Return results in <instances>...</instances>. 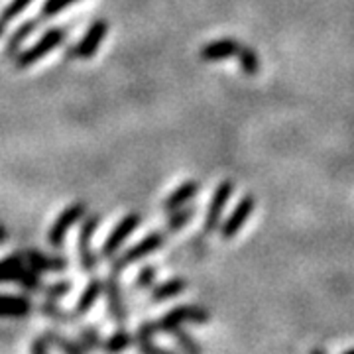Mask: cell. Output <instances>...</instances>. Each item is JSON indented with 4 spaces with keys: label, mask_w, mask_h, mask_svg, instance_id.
Listing matches in <instances>:
<instances>
[{
    "label": "cell",
    "mask_w": 354,
    "mask_h": 354,
    "mask_svg": "<svg viewBox=\"0 0 354 354\" xmlns=\"http://www.w3.org/2000/svg\"><path fill=\"white\" fill-rule=\"evenodd\" d=\"M65 36H67L65 28H50V30H46L44 36L38 41H34L30 48L20 50L14 55L16 69H28L34 64H38L41 57H46L50 51H53L55 48H59L64 44Z\"/></svg>",
    "instance_id": "6da1fadb"
},
{
    "label": "cell",
    "mask_w": 354,
    "mask_h": 354,
    "mask_svg": "<svg viewBox=\"0 0 354 354\" xmlns=\"http://www.w3.org/2000/svg\"><path fill=\"white\" fill-rule=\"evenodd\" d=\"M106 32H109V22L106 20H95L93 24L88 26L85 36L77 41L73 48L65 51V57L69 59H88L93 57L99 46L102 44V39L106 38Z\"/></svg>",
    "instance_id": "7a4b0ae2"
},
{
    "label": "cell",
    "mask_w": 354,
    "mask_h": 354,
    "mask_svg": "<svg viewBox=\"0 0 354 354\" xmlns=\"http://www.w3.org/2000/svg\"><path fill=\"white\" fill-rule=\"evenodd\" d=\"M209 321V311L203 309V307H197V305H181V307H176L171 309L169 313H165L158 323H152L153 330H164V333H169L176 327H181L183 323H207Z\"/></svg>",
    "instance_id": "3957f363"
},
{
    "label": "cell",
    "mask_w": 354,
    "mask_h": 354,
    "mask_svg": "<svg viewBox=\"0 0 354 354\" xmlns=\"http://www.w3.org/2000/svg\"><path fill=\"white\" fill-rule=\"evenodd\" d=\"M164 232H150V234H146L138 244L130 246L127 252H122L116 258V262L113 264V272L118 274L120 270H124V268L132 264V262H138L142 258H146V256H150V254L156 252V250H160V248L164 246Z\"/></svg>",
    "instance_id": "277c9868"
},
{
    "label": "cell",
    "mask_w": 354,
    "mask_h": 354,
    "mask_svg": "<svg viewBox=\"0 0 354 354\" xmlns=\"http://www.w3.org/2000/svg\"><path fill=\"white\" fill-rule=\"evenodd\" d=\"M142 216L138 213H130L122 221H118V225L113 228V232L109 234V239L102 244V258H113L114 254L120 250V246L127 242V239L140 227Z\"/></svg>",
    "instance_id": "5b68a950"
},
{
    "label": "cell",
    "mask_w": 354,
    "mask_h": 354,
    "mask_svg": "<svg viewBox=\"0 0 354 354\" xmlns=\"http://www.w3.org/2000/svg\"><path fill=\"white\" fill-rule=\"evenodd\" d=\"M85 215V205L83 203H73L65 209L62 215L55 218V223L51 225L50 234H48V242L51 246L59 248L64 244L65 236H67V230L75 225L77 221H81Z\"/></svg>",
    "instance_id": "8992f818"
},
{
    "label": "cell",
    "mask_w": 354,
    "mask_h": 354,
    "mask_svg": "<svg viewBox=\"0 0 354 354\" xmlns=\"http://www.w3.org/2000/svg\"><path fill=\"white\" fill-rule=\"evenodd\" d=\"M99 225V215H87L81 223L79 228V260H81V268L83 272H93L97 268V256L91 248V241H93V232Z\"/></svg>",
    "instance_id": "52a82bcc"
},
{
    "label": "cell",
    "mask_w": 354,
    "mask_h": 354,
    "mask_svg": "<svg viewBox=\"0 0 354 354\" xmlns=\"http://www.w3.org/2000/svg\"><path fill=\"white\" fill-rule=\"evenodd\" d=\"M232 193H234V183H232V181H228V179L227 181H223V183L216 187L215 195L211 197V203H209L205 223H203L205 232H211V230H215V228L218 227L221 216H223V211H225V207H227L228 201H230Z\"/></svg>",
    "instance_id": "ba28073f"
},
{
    "label": "cell",
    "mask_w": 354,
    "mask_h": 354,
    "mask_svg": "<svg viewBox=\"0 0 354 354\" xmlns=\"http://www.w3.org/2000/svg\"><path fill=\"white\" fill-rule=\"evenodd\" d=\"M252 211L254 197L252 195H244L241 201H239V205L234 207V211L228 215L227 221H223V225H221V236H223L225 241L234 239V236L239 234V230L246 225V221L250 218Z\"/></svg>",
    "instance_id": "9c48e42d"
},
{
    "label": "cell",
    "mask_w": 354,
    "mask_h": 354,
    "mask_svg": "<svg viewBox=\"0 0 354 354\" xmlns=\"http://www.w3.org/2000/svg\"><path fill=\"white\" fill-rule=\"evenodd\" d=\"M241 50V44L232 38H221L215 41L205 44L199 51L203 62H221V59H228L232 55H236Z\"/></svg>",
    "instance_id": "30bf717a"
},
{
    "label": "cell",
    "mask_w": 354,
    "mask_h": 354,
    "mask_svg": "<svg viewBox=\"0 0 354 354\" xmlns=\"http://www.w3.org/2000/svg\"><path fill=\"white\" fill-rule=\"evenodd\" d=\"M104 291L109 297V311L116 323L124 325L127 321V309H124V301H122V293H120V283L116 278V272H111L109 279L104 281Z\"/></svg>",
    "instance_id": "8fae6325"
},
{
    "label": "cell",
    "mask_w": 354,
    "mask_h": 354,
    "mask_svg": "<svg viewBox=\"0 0 354 354\" xmlns=\"http://www.w3.org/2000/svg\"><path fill=\"white\" fill-rule=\"evenodd\" d=\"M22 256H24L26 264L38 274L39 272H64L67 268V260L59 258V256H46L36 250H26Z\"/></svg>",
    "instance_id": "7c38bea8"
},
{
    "label": "cell",
    "mask_w": 354,
    "mask_h": 354,
    "mask_svg": "<svg viewBox=\"0 0 354 354\" xmlns=\"http://www.w3.org/2000/svg\"><path fill=\"white\" fill-rule=\"evenodd\" d=\"M41 22H44V20H41L39 16L30 18V20H24L22 24L16 28V32H12V36L8 38V41H6V53H8V55H16L18 51L24 48L26 39L30 38V36L38 30V26L41 24Z\"/></svg>",
    "instance_id": "4fadbf2b"
},
{
    "label": "cell",
    "mask_w": 354,
    "mask_h": 354,
    "mask_svg": "<svg viewBox=\"0 0 354 354\" xmlns=\"http://www.w3.org/2000/svg\"><path fill=\"white\" fill-rule=\"evenodd\" d=\"M199 189H201V185L197 181H185V183H181L164 201V211H177V209H181L183 205H187L199 193Z\"/></svg>",
    "instance_id": "5bb4252c"
},
{
    "label": "cell",
    "mask_w": 354,
    "mask_h": 354,
    "mask_svg": "<svg viewBox=\"0 0 354 354\" xmlns=\"http://www.w3.org/2000/svg\"><path fill=\"white\" fill-rule=\"evenodd\" d=\"M28 264L24 262L22 254H16L10 258L0 260V281H22Z\"/></svg>",
    "instance_id": "9a60e30c"
},
{
    "label": "cell",
    "mask_w": 354,
    "mask_h": 354,
    "mask_svg": "<svg viewBox=\"0 0 354 354\" xmlns=\"http://www.w3.org/2000/svg\"><path fill=\"white\" fill-rule=\"evenodd\" d=\"M185 290H187V281H185L183 278L167 279V281H164V283L153 286L152 299L156 301V304H160V301H165V299L176 297V295L183 293Z\"/></svg>",
    "instance_id": "2e32d148"
},
{
    "label": "cell",
    "mask_w": 354,
    "mask_h": 354,
    "mask_svg": "<svg viewBox=\"0 0 354 354\" xmlns=\"http://www.w3.org/2000/svg\"><path fill=\"white\" fill-rule=\"evenodd\" d=\"M102 290H104V281H101V279H91V281L87 283V288H85V291L81 293L79 301H77V307H75L77 315L87 313L88 309L95 305V301L99 299V295H101Z\"/></svg>",
    "instance_id": "e0dca14e"
},
{
    "label": "cell",
    "mask_w": 354,
    "mask_h": 354,
    "mask_svg": "<svg viewBox=\"0 0 354 354\" xmlns=\"http://www.w3.org/2000/svg\"><path fill=\"white\" fill-rule=\"evenodd\" d=\"M30 301L16 295H0V317H24L30 311Z\"/></svg>",
    "instance_id": "ac0fdd59"
},
{
    "label": "cell",
    "mask_w": 354,
    "mask_h": 354,
    "mask_svg": "<svg viewBox=\"0 0 354 354\" xmlns=\"http://www.w3.org/2000/svg\"><path fill=\"white\" fill-rule=\"evenodd\" d=\"M44 339L50 342V344H55L64 354H87V351H85L81 344L67 341V339H64L62 335H57V333H53V330H48V333L44 335Z\"/></svg>",
    "instance_id": "d6986e66"
},
{
    "label": "cell",
    "mask_w": 354,
    "mask_h": 354,
    "mask_svg": "<svg viewBox=\"0 0 354 354\" xmlns=\"http://www.w3.org/2000/svg\"><path fill=\"white\" fill-rule=\"evenodd\" d=\"M239 62H241V69L246 73V75H256L258 69H260V59L256 55V51L248 46H241L239 50Z\"/></svg>",
    "instance_id": "ffe728a7"
},
{
    "label": "cell",
    "mask_w": 354,
    "mask_h": 354,
    "mask_svg": "<svg viewBox=\"0 0 354 354\" xmlns=\"http://www.w3.org/2000/svg\"><path fill=\"white\" fill-rule=\"evenodd\" d=\"M195 213H197L195 207H181V209H177L176 213L171 215V218L167 221V230L169 232H177V230L185 228L193 221Z\"/></svg>",
    "instance_id": "44dd1931"
},
{
    "label": "cell",
    "mask_w": 354,
    "mask_h": 354,
    "mask_svg": "<svg viewBox=\"0 0 354 354\" xmlns=\"http://www.w3.org/2000/svg\"><path fill=\"white\" fill-rule=\"evenodd\" d=\"M130 342H132V337H130L124 329H120V330H116L113 337L102 344V348H104L109 354L124 353L128 346H130Z\"/></svg>",
    "instance_id": "7402d4cb"
},
{
    "label": "cell",
    "mask_w": 354,
    "mask_h": 354,
    "mask_svg": "<svg viewBox=\"0 0 354 354\" xmlns=\"http://www.w3.org/2000/svg\"><path fill=\"white\" fill-rule=\"evenodd\" d=\"M30 4H32V0H10V2L0 10V22H4V24L12 22L14 18H18Z\"/></svg>",
    "instance_id": "603a6c76"
},
{
    "label": "cell",
    "mask_w": 354,
    "mask_h": 354,
    "mask_svg": "<svg viewBox=\"0 0 354 354\" xmlns=\"http://www.w3.org/2000/svg\"><path fill=\"white\" fill-rule=\"evenodd\" d=\"M75 2H79V0H46L38 16L41 20H51L53 16H57L62 10H65L67 6H71Z\"/></svg>",
    "instance_id": "cb8c5ba5"
},
{
    "label": "cell",
    "mask_w": 354,
    "mask_h": 354,
    "mask_svg": "<svg viewBox=\"0 0 354 354\" xmlns=\"http://www.w3.org/2000/svg\"><path fill=\"white\" fill-rule=\"evenodd\" d=\"M169 335H174V337H176V341L181 344V348H183V353H185V354H201L199 342L193 341L189 335H187L185 330L181 329V327H176V329H171V330H169Z\"/></svg>",
    "instance_id": "d4e9b609"
},
{
    "label": "cell",
    "mask_w": 354,
    "mask_h": 354,
    "mask_svg": "<svg viewBox=\"0 0 354 354\" xmlns=\"http://www.w3.org/2000/svg\"><path fill=\"white\" fill-rule=\"evenodd\" d=\"M156 281V268L144 266L136 276V290H150Z\"/></svg>",
    "instance_id": "484cf974"
},
{
    "label": "cell",
    "mask_w": 354,
    "mask_h": 354,
    "mask_svg": "<svg viewBox=\"0 0 354 354\" xmlns=\"http://www.w3.org/2000/svg\"><path fill=\"white\" fill-rule=\"evenodd\" d=\"M71 290H73V283H71V281H67V279H64V281L51 283V286H48L44 291H46V295H48V299H50V301H55V299H59V297L67 295Z\"/></svg>",
    "instance_id": "4316f807"
},
{
    "label": "cell",
    "mask_w": 354,
    "mask_h": 354,
    "mask_svg": "<svg viewBox=\"0 0 354 354\" xmlns=\"http://www.w3.org/2000/svg\"><path fill=\"white\" fill-rule=\"evenodd\" d=\"M81 346L85 348V351H93V348H102L101 339H99V333L95 327H88V329L81 330Z\"/></svg>",
    "instance_id": "83f0119b"
},
{
    "label": "cell",
    "mask_w": 354,
    "mask_h": 354,
    "mask_svg": "<svg viewBox=\"0 0 354 354\" xmlns=\"http://www.w3.org/2000/svg\"><path fill=\"white\" fill-rule=\"evenodd\" d=\"M39 309H41V311H44V313H46L48 317H51V319H57V321H64V323L71 321V317L67 315L65 311H62V309L53 304V301H50V299H48L46 304H41V307H39Z\"/></svg>",
    "instance_id": "f1b7e54d"
},
{
    "label": "cell",
    "mask_w": 354,
    "mask_h": 354,
    "mask_svg": "<svg viewBox=\"0 0 354 354\" xmlns=\"http://www.w3.org/2000/svg\"><path fill=\"white\" fill-rule=\"evenodd\" d=\"M138 348L142 354H174L165 348H160L158 344H153L150 339H140L138 341Z\"/></svg>",
    "instance_id": "f546056e"
},
{
    "label": "cell",
    "mask_w": 354,
    "mask_h": 354,
    "mask_svg": "<svg viewBox=\"0 0 354 354\" xmlns=\"http://www.w3.org/2000/svg\"><path fill=\"white\" fill-rule=\"evenodd\" d=\"M32 354H48V341L44 337L32 342Z\"/></svg>",
    "instance_id": "4dcf8cb0"
},
{
    "label": "cell",
    "mask_w": 354,
    "mask_h": 354,
    "mask_svg": "<svg viewBox=\"0 0 354 354\" xmlns=\"http://www.w3.org/2000/svg\"><path fill=\"white\" fill-rule=\"evenodd\" d=\"M4 241H6V230L0 227V244H2Z\"/></svg>",
    "instance_id": "1f68e13d"
},
{
    "label": "cell",
    "mask_w": 354,
    "mask_h": 354,
    "mask_svg": "<svg viewBox=\"0 0 354 354\" xmlns=\"http://www.w3.org/2000/svg\"><path fill=\"white\" fill-rule=\"evenodd\" d=\"M4 32H6V24H4V22H0V38L4 36Z\"/></svg>",
    "instance_id": "d6a6232c"
},
{
    "label": "cell",
    "mask_w": 354,
    "mask_h": 354,
    "mask_svg": "<svg viewBox=\"0 0 354 354\" xmlns=\"http://www.w3.org/2000/svg\"><path fill=\"white\" fill-rule=\"evenodd\" d=\"M311 354H327V353H325V351H321V348H313Z\"/></svg>",
    "instance_id": "836d02e7"
},
{
    "label": "cell",
    "mask_w": 354,
    "mask_h": 354,
    "mask_svg": "<svg viewBox=\"0 0 354 354\" xmlns=\"http://www.w3.org/2000/svg\"><path fill=\"white\" fill-rule=\"evenodd\" d=\"M344 354H354V348H351V351H346V353Z\"/></svg>",
    "instance_id": "e575fe53"
}]
</instances>
